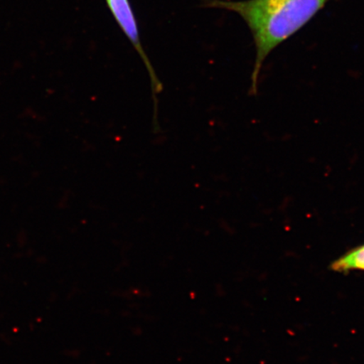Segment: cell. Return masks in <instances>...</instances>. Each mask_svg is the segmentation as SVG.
I'll return each instance as SVG.
<instances>
[{
	"mask_svg": "<svg viewBox=\"0 0 364 364\" xmlns=\"http://www.w3.org/2000/svg\"><path fill=\"white\" fill-rule=\"evenodd\" d=\"M328 0H202L204 8L233 11L252 31L257 56L250 93L257 94L264 62L277 47L297 33L324 7Z\"/></svg>",
	"mask_w": 364,
	"mask_h": 364,
	"instance_id": "cell-1",
	"label": "cell"
},
{
	"mask_svg": "<svg viewBox=\"0 0 364 364\" xmlns=\"http://www.w3.org/2000/svg\"><path fill=\"white\" fill-rule=\"evenodd\" d=\"M109 10H110L114 19L119 26L122 33L129 40V42L138 53L144 63L149 75L151 84L152 97L154 100L153 129L156 134L161 132V126L158 122V99L157 95L163 91V85L159 80L156 70L150 62L146 53H145L142 43H141L138 21L129 0H106Z\"/></svg>",
	"mask_w": 364,
	"mask_h": 364,
	"instance_id": "cell-2",
	"label": "cell"
},
{
	"mask_svg": "<svg viewBox=\"0 0 364 364\" xmlns=\"http://www.w3.org/2000/svg\"><path fill=\"white\" fill-rule=\"evenodd\" d=\"M331 271L348 273L352 271L364 272V244L350 250L330 266Z\"/></svg>",
	"mask_w": 364,
	"mask_h": 364,
	"instance_id": "cell-3",
	"label": "cell"
}]
</instances>
